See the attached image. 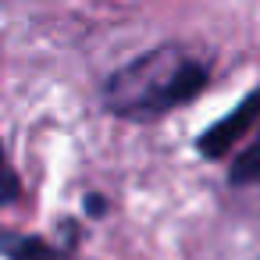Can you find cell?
<instances>
[{
	"mask_svg": "<svg viewBox=\"0 0 260 260\" xmlns=\"http://www.w3.org/2000/svg\"><path fill=\"white\" fill-rule=\"evenodd\" d=\"M8 260H68L64 249L50 246L40 235H15L8 242Z\"/></svg>",
	"mask_w": 260,
	"mask_h": 260,
	"instance_id": "cell-3",
	"label": "cell"
},
{
	"mask_svg": "<svg viewBox=\"0 0 260 260\" xmlns=\"http://www.w3.org/2000/svg\"><path fill=\"white\" fill-rule=\"evenodd\" d=\"M256 118H260V89H253L235 111H228V118H221L217 125H210V128L196 139L200 153H203V157H221V153H228V146H232L235 139H246V132L256 125Z\"/></svg>",
	"mask_w": 260,
	"mask_h": 260,
	"instance_id": "cell-2",
	"label": "cell"
},
{
	"mask_svg": "<svg viewBox=\"0 0 260 260\" xmlns=\"http://www.w3.org/2000/svg\"><path fill=\"white\" fill-rule=\"evenodd\" d=\"M210 79L207 61L192 57L182 47H157L125 68H118L104 82L107 111L121 118H160L182 104H189Z\"/></svg>",
	"mask_w": 260,
	"mask_h": 260,
	"instance_id": "cell-1",
	"label": "cell"
},
{
	"mask_svg": "<svg viewBox=\"0 0 260 260\" xmlns=\"http://www.w3.org/2000/svg\"><path fill=\"white\" fill-rule=\"evenodd\" d=\"M232 185H256L260 182V132H256V139H253V146L232 164Z\"/></svg>",
	"mask_w": 260,
	"mask_h": 260,
	"instance_id": "cell-4",
	"label": "cell"
}]
</instances>
